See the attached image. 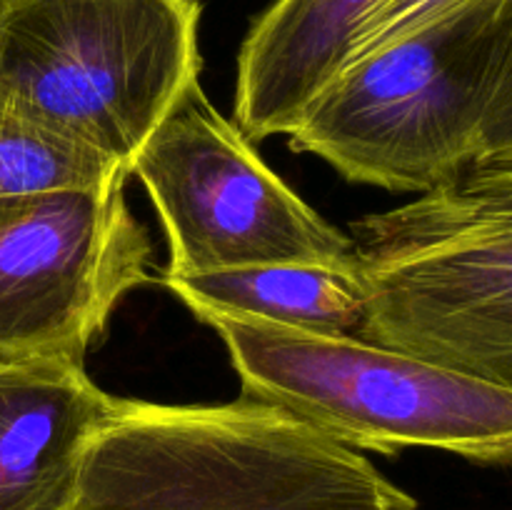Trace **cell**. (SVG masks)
<instances>
[{"mask_svg": "<svg viewBox=\"0 0 512 510\" xmlns=\"http://www.w3.org/2000/svg\"><path fill=\"white\" fill-rule=\"evenodd\" d=\"M70 510H420L360 450L240 398H120L88 445Z\"/></svg>", "mask_w": 512, "mask_h": 510, "instance_id": "6da1fadb", "label": "cell"}, {"mask_svg": "<svg viewBox=\"0 0 512 510\" xmlns=\"http://www.w3.org/2000/svg\"><path fill=\"white\" fill-rule=\"evenodd\" d=\"M358 338L512 390V155L350 225Z\"/></svg>", "mask_w": 512, "mask_h": 510, "instance_id": "7a4b0ae2", "label": "cell"}, {"mask_svg": "<svg viewBox=\"0 0 512 510\" xmlns=\"http://www.w3.org/2000/svg\"><path fill=\"white\" fill-rule=\"evenodd\" d=\"M512 43V0H470L343 65L288 133L345 180L428 193L478 163Z\"/></svg>", "mask_w": 512, "mask_h": 510, "instance_id": "3957f363", "label": "cell"}, {"mask_svg": "<svg viewBox=\"0 0 512 510\" xmlns=\"http://www.w3.org/2000/svg\"><path fill=\"white\" fill-rule=\"evenodd\" d=\"M225 343L243 395L353 450L435 448L512 463V390L358 335H320L198 310Z\"/></svg>", "mask_w": 512, "mask_h": 510, "instance_id": "277c9868", "label": "cell"}, {"mask_svg": "<svg viewBox=\"0 0 512 510\" xmlns=\"http://www.w3.org/2000/svg\"><path fill=\"white\" fill-rule=\"evenodd\" d=\"M198 0H5L0 98L130 170L200 83Z\"/></svg>", "mask_w": 512, "mask_h": 510, "instance_id": "5b68a950", "label": "cell"}, {"mask_svg": "<svg viewBox=\"0 0 512 510\" xmlns=\"http://www.w3.org/2000/svg\"><path fill=\"white\" fill-rule=\"evenodd\" d=\"M168 235L163 278L265 263L355 265L353 238L263 163L195 83L130 163Z\"/></svg>", "mask_w": 512, "mask_h": 510, "instance_id": "8992f818", "label": "cell"}, {"mask_svg": "<svg viewBox=\"0 0 512 510\" xmlns=\"http://www.w3.org/2000/svg\"><path fill=\"white\" fill-rule=\"evenodd\" d=\"M150 255L125 183L0 195V360L83 363Z\"/></svg>", "mask_w": 512, "mask_h": 510, "instance_id": "52a82bcc", "label": "cell"}, {"mask_svg": "<svg viewBox=\"0 0 512 510\" xmlns=\"http://www.w3.org/2000/svg\"><path fill=\"white\" fill-rule=\"evenodd\" d=\"M120 398L73 360H0V510H70L85 453Z\"/></svg>", "mask_w": 512, "mask_h": 510, "instance_id": "ba28073f", "label": "cell"}, {"mask_svg": "<svg viewBox=\"0 0 512 510\" xmlns=\"http://www.w3.org/2000/svg\"><path fill=\"white\" fill-rule=\"evenodd\" d=\"M383 0H275L238 55L235 120L248 138L288 135L338 75Z\"/></svg>", "mask_w": 512, "mask_h": 510, "instance_id": "9c48e42d", "label": "cell"}, {"mask_svg": "<svg viewBox=\"0 0 512 510\" xmlns=\"http://www.w3.org/2000/svg\"><path fill=\"white\" fill-rule=\"evenodd\" d=\"M190 313L240 315L320 335H358L368 293L355 265L265 263L163 278Z\"/></svg>", "mask_w": 512, "mask_h": 510, "instance_id": "30bf717a", "label": "cell"}, {"mask_svg": "<svg viewBox=\"0 0 512 510\" xmlns=\"http://www.w3.org/2000/svg\"><path fill=\"white\" fill-rule=\"evenodd\" d=\"M128 175L115 158L35 123L0 98V195L103 190Z\"/></svg>", "mask_w": 512, "mask_h": 510, "instance_id": "8fae6325", "label": "cell"}, {"mask_svg": "<svg viewBox=\"0 0 512 510\" xmlns=\"http://www.w3.org/2000/svg\"><path fill=\"white\" fill-rule=\"evenodd\" d=\"M465 3L470 0H383V5L358 28L343 65L365 58Z\"/></svg>", "mask_w": 512, "mask_h": 510, "instance_id": "7c38bea8", "label": "cell"}, {"mask_svg": "<svg viewBox=\"0 0 512 510\" xmlns=\"http://www.w3.org/2000/svg\"><path fill=\"white\" fill-rule=\"evenodd\" d=\"M512 155V43L480 133L478 163Z\"/></svg>", "mask_w": 512, "mask_h": 510, "instance_id": "4fadbf2b", "label": "cell"}, {"mask_svg": "<svg viewBox=\"0 0 512 510\" xmlns=\"http://www.w3.org/2000/svg\"><path fill=\"white\" fill-rule=\"evenodd\" d=\"M3 5H5V0H0V13H3Z\"/></svg>", "mask_w": 512, "mask_h": 510, "instance_id": "5bb4252c", "label": "cell"}]
</instances>
